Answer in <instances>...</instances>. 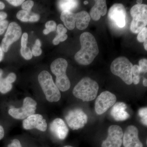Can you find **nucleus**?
<instances>
[{"instance_id":"obj_1","label":"nucleus","mask_w":147,"mask_h":147,"mask_svg":"<svg viewBox=\"0 0 147 147\" xmlns=\"http://www.w3.org/2000/svg\"><path fill=\"white\" fill-rule=\"evenodd\" d=\"M81 49L75 54V61L82 65H88L94 60L99 53L96 40L89 32H85L80 36Z\"/></svg>"},{"instance_id":"obj_2","label":"nucleus","mask_w":147,"mask_h":147,"mask_svg":"<svg viewBox=\"0 0 147 147\" xmlns=\"http://www.w3.org/2000/svg\"><path fill=\"white\" fill-rule=\"evenodd\" d=\"M99 89L97 82L88 77H84L74 88L73 94L75 97L84 102L95 99Z\"/></svg>"},{"instance_id":"obj_3","label":"nucleus","mask_w":147,"mask_h":147,"mask_svg":"<svg viewBox=\"0 0 147 147\" xmlns=\"http://www.w3.org/2000/svg\"><path fill=\"white\" fill-rule=\"evenodd\" d=\"M67 66V61L63 58H58L53 61L50 65L51 71L56 76L55 84L62 92L68 90L71 86L66 73Z\"/></svg>"},{"instance_id":"obj_4","label":"nucleus","mask_w":147,"mask_h":147,"mask_svg":"<svg viewBox=\"0 0 147 147\" xmlns=\"http://www.w3.org/2000/svg\"><path fill=\"white\" fill-rule=\"evenodd\" d=\"M133 65L127 58L119 57L113 61L110 70L114 75L119 77L127 85H131L132 81Z\"/></svg>"},{"instance_id":"obj_5","label":"nucleus","mask_w":147,"mask_h":147,"mask_svg":"<svg viewBox=\"0 0 147 147\" xmlns=\"http://www.w3.org/2000/svg\"><path fill=\"white\" fill-rule=\"evenodd\" d=\"M38 80L47 101L57 102L60 100V92L48 71L45 70L41 71L38 75Z\"/></svg>"},{"instance_id":"obj_6","label":"nucleus","mask_w":147,"mask_h":147,"mask_svg":"<svg viewBox=\"0 0 147 147\" xmlns=\"http://www.w3.org/2000/svg\"><path fill=\"white\" fill-rule=\"evenodd\" d=\"M130 14L132 17L130 30L133 33H139L147 25V5H135L130 9Z\"/></svg>"},{"instance_id":"obj_7","label":"nucleus","mask_w":147,"mask_h":147,"mask_svg":"<svg viewBox=\"0 0 147 147\" xmlns=\"http://www.w3.org/2000/svg\"><path fill=\"white\" fill-rule=\"evenodd\" d=\"M37 102L31 98L26 97L21 108H11L9 110V114L17 119H24L34 115L36 109Z\"/></svg>"},{"instance_id":"obj_8","label":"nucleus","mask_w":147,"mask_h":147,"mask_svg":"<svg viewBox=\"0 0 147 147\" xmlns=\"http://www.w3.org/2000/svg\"><path fill=\"white\" fill-rule=\"evenodd\" d=\"M127 13L123 5L116 3L113 5L109 10L108 19L113 26L122 28L126 24Z\"/></svg>"},{"instance_id":"obj_9","label":"nucleus","mask_w":147,"mask_h":147,"mask_svg":"<svg viewBox=\"0 0 147 147\" xmlns=\"http://www.w3.org/2000/svg\"><path fill=\"white\" fill-rule=\"evenodd\" d=\"M65 119L68 126L73 130H76L85 126L88 122V117L82 109L76 108L69 111Z\"/></svg>"},{"instance_id":"obj_10","label":"nucleus","mask_w":147,"mask_h":147,"mask_svg":"<svg viewBox=\"0 0 147 147\" xmlns=\"http://www.w3.org/2000/svg\"><path fill=\"white\" fill-rule=\"evenodd\" d=\"M117 97L108 91L102 92L96 98L95 102V110L98 115L103 114L116 102Z\"/></svg>"},{"instance_id":"obj_11","label":"nucleus","mask_w":147,"mask_h":147,"mask_svg":"<svg viewBox=\"0 0 147 147\" xmlns=\"http://www.w3.org/2000/svg\"><path fill=\"white\" fill-rule=\"evenodd\" d=\"M123 135V131L121 127L111 125L108 128V137L102 142L101 147H121Z\"/></svg>"},{"instance_id":"obj_12","label":"nucleus","mask_w":147,"mask_h":147,"mask_svg":"<svg viewBox=\"0 0 147 147\" xmlns=\"http://www.w3.org/2000/svg\"><path fill=\"white\" fill-rule=\"evenodd\" d=\"M22 30L21 27L16 22H11L9 24L2 41L1 47L3 51L4 52H7L10 45L20 38Z\"/></svg>"},{"instance_id":"obj_13","label":"nucleus","mask_w":147,"mask_h":147,"mask_svg":"<svg viewBox=\"0 0 147 147\" xmlns=\"http://www.w3.org/2000/svg\"><path fill=\"white\" fill-rule=\"evenodd\" d=\"M123 138L124 147H144L139 138V130L134 125H129L127 127Z\"/></svg>"},{"instance_id":"obj_14","label":"nucleus","mask_w":147,"mask_h":147,"mask_svg":"<svg viewBox=\"0 0 147 147\" xmlns=\"http://www.w3.org/2000/svg\"><path fill=\"white\" fill-rule=\"evenodd\" d=\"M23 126L26 129L36 128L40 131H45L47 129V123L41 115L34 114L23 121Z\"/></svg>"},{"instance_id":"obj_15","label":"nucleus","mask_w":147,"mask_h":147,"mask_svg":"<svg viewBox=\"0 0 147 147\" xmlns=\"http://www.w3.org/2000/svg\"><path fill=\"white\" fill-rule=\"evenodd\" d=\"M49 128L51 133L60 140L65 139L68 134V127L62 119H55L50 123Z\"/></svg>"},{"instance_id":"obj_16","label":"nucleus","mask_w":147,"mask_h":147,"mask_svg":"<svg viewBox=\"0 0 147 147\" xmlns=\"http://www.w3.org/2000/svg\"><path fill=\"white\" fill-rule=\"evenodd\" d=\"M110 111L111 115L116 121L126 120L129 117V115L126 111L127 106L123 102H116L113 105Z\"/></svg>"},{"instance_id":"obj_17","label":"nucleus","mask_w":147,"mask_h":147,"mask_svg":"<svg viewBox=\"0 0 147 147\" xmlns=\"http://www.w3.org/2000/svg\"><path fill=\"white\" fill-rule=\"evenodd\" d=\"M94 1L95 4L91 9L90 16L93 20L97 21L100 19V16H105L107 13V5L105 0H96Z\"/></svg>"},{"instance_id":"obj_18","label":"nucleus","mask_w":147,"mask_h":147,"mask_svg":"<svg viewBox=\"0 0 147 147\" xmlns=\"http://www.w3.org/2000/svg\"><path fill=\"white\" fill-rule=\"evenodd\" d=\"M76 26L79 30H85L88 28L90 21L89 14L85 11H80L76 14Z\"/></svg>"},{"instance_id":"obj_19","label":"nucleus","mask_w":147,"mask_h":147,"mask_svg":"<svg viewBox=\"0 0 147 147\" xmlns=\"http://www.w3.org/2000/svg\"><path fill=\"white\" fill-rule=\"evenodd\" d=\"M76 14L72 11H64L62 12L60 18L65 26L68 30H72L74 28L76 24Z\"/></svg>"},{"instance_id":"obj_20","label":"nucleus","mask_w":147,"mask_h":147,"mask_svg":"<svg viewBox=\"0 0 147 147\" xmlns=\"http://www.w3.org/2000/svg\"><path fill=\"white\" fill-rule=\"evenodd\" d=\"M79 1L74 0H63L58 2V6L63 11H71L77 8L79 5Z\"/></svg>"},{"instance_id":"obj_21","label":"nucleus","mask_w":147,"mask_h":147,"mask_svg":"<svg viewBox=\"0 0 147 147\" xmlns=\"http://www.w3.org/2000/svg\"><path fill=\"white\" fill-rule=\"evenodd\" d=\"M12 87V84L9 83L5 78L0 80V92L2 93L5 94L10 91Z\"/></svg>"},{"instance_id":"obj_22","label":"nucleus","mask_w":147,"mask_h":147,"mask_svg":"<svg viewBox=\"0 0 147 147\" xmlns=\"http://www.w3.org/2000/svg\"><path fill=\"white\" fill-rule=\"evenodd\" d=\"M30 12L22 10L19 11L16 14V17L22 22H29L30 17Z\"/></svg>"},{"instance_id":"obj_23","label":"nucleus","mask_w":147,"mask_h":147,"mask_svg":"<svg viewBox=\"0 0 147 147\" xmlns=\"http://www.w3.org/2000/svg\"><path fill=\"white\" fill-rule=\"evenodd\" d=\"M41 44L40 40L39 39L36 40L32 49V55L35 57L39 56L41 55L42 53V50L40 48Z\"/></svg>"},{"instance_id":"obj_24","label":"nucleus","mask_w":147,"mask_h":147,"mask_svg":"<svg viewBox=\"0 0 147 147\" xmlns=\"http://www.w3.org/2000/svg\"><path fill=\"white\" fill-rule=\"evenodd\" d=\"M139 115L141 118L142 123L146 126L147 125V107L140 108L138 112Z\"/></svg>"},{"instance_id":"obj_25","label":"nucleus","mask_w":147,"mask_h":147,"mask_svg":"<svg viewBox=\"0 0 147 147\" xmlns=\"http://www.w3.org/2000/svg\"><path fill=\"white\" fill-rule=\"evenodd\" d=\"M20 52L21 55L25 59L30 60L32 57V51L29 47H21Z\"/></svg>"},{"instance_id":"obj_26","label":"nucleus","mask_w":147,"mask_h":147,"mask_svg":"<svg viewBox=\"0 0 147 147\" xmlns=\"http://www.w3.org/2000/svg\"><path fill=\"white\" fill-rule=\"evenodd\" d=\"M137 39L139 42H144L147 39V28H144L141 32H139L137 37Z\"/></svg>"},{"instance_id":"obj_27","label":"nucleus","mask_w":147,"mask_h":147,"mask_svg":"<svg viewBox=\"0 0 147 147\" xmlns=\"http://www.w3.org/2000/svg\"><path fill=\"white\" fill-rule=\"evenodd\" d=\"M67 34H59L56 36V37L53 39V43L54 45H57L60 42H63L67 39Z\"/></svg>"},{"instance_id":"obj_28","label":"nucleus","mask_w":147,"mask_h":147,"mask_svg":"<svg viewBox=\"0 0 147 147\" xmlns=\"http://www.w3.org/2000/svg\"><path fill=\"white\" fill-rule=\"evenodd\" d=\"M34 5V3L32 1H27L24 2L22 5V8L23 10L30 12L32 7Z\"/></svg>"},{"instance_id":"obj_29","label":"nucleus","mask_w":147,"mask_h":147,"mask_svg":"<svg viewBox=\"0 0 147 147\" xmlns=\"http://www.w3.org/2000/svg\"><path fill=\"white\" fill-rule=\"evenodd\" d=\"M139 66L141 69V72L147 73V59H142L139 61Z\"/></svg>"},{"instance_id":"obj_30","label":"nucleus","mask_w":147,"mask_h":147,"mask_svg":"<svg viewBox=\"0 0 147 147\" xmlns=\"http://www.w3.org/2000/svg\"><path fill=\"white\" fill-rule=\"evenodd\" d=\"M45 28L50 32L55 31L57 28V24L54 21H49L45 24Z\"/></svg>"},{"instance_id":"obj_31","label":"nucleus","mask_w":147,"mask_h":147,"mask_svg":"<svg viewBox=\"0 0 147 147\" xmlns=\"http://www.w3.org/2000/svg\"><path fill=\"white\" fill-rule=\"evenodd\" d=\"M8 21L7 20L0 21V35L2 34L8 27Z\"/></svg>"},{"instance_id":"obj_32","label":"nucleus","mask_w":147,"mask_h":147,"mask_svg":"<svg viewBox=\"0 0 147 147\" xmlns=\"http://www.w3.org/2000/svg\"><path fill=\"white\" fill-rule=\"evenodd\" d=\"M28 34L27 33H24L21 38V47H27L28 43Z\"/></svg>"},{"instance_id":"obj_33","label":"nucleus","mask_w":147,"mask_h":147,"mask_svg":"<svg viewBox=\"0 0 147 147\" xmlns=\"http://www.w3.org/2000/svg\"><path fill=\"white\" fill-rule=\"evenodd\" d=\"M57 33L58 34H65L67 32V30L66 28L64 27L62 24H59L57 27Z\"/></svg>"},{"instance_id":"obj_34","label":"nucleus","mask_w":147,"mask_h":147,"mask_svg":"<svg viewBox=\"0 0 147 147\" xmlns=\"http://www.w3.org/2000/svg\"><path fill=\"white\" fill-rule=\"evenodd\" d=\"M141 73V69L138 65H135L132 67V75L134 76H139Z\"/></svg>"},{"instance_id":"obj_35","label":"nucleus","mask_w":147,"mask_h":147,"mask_svg":"<svg viewBox=\"0 0 147 147\" xmlns=\"http://www.w3.org/2000/svg\"><path fill=\"white\" fill-rule=\"evenodd\" d=\"M6 80L9 82V83L11 84L15 82L16 79V75L15 74L13 73H11L8 74L7 77L5 78Z\"/></svg>"},{"instance_id":"obj_36","label":"nucleus","mask_w":147,"mask_h":147,"mask_svg":"<svg viewBox=\"0 0 147 147\" xmlns=\"http://www.w3.org/2000/svg\"><path fill=\"white\" fill-rule=\"evenodd\" d=\"M7 1L14 6H18L23 4L25 1L24 0H7Z\"/></svg>"},{"instance_id":"obj_37","label":"nucleus","mask_w":147,"mask_h":147,"mask_svg":"<svg viewBox=\"0 0 147 147\" xmlns=\"http://www.w3.org/2000/svg\"><path fill=\"white\" fill-rule=\"evenodd\" d=\"M8 147H22L20 141L17 139H13L11 144L8 145Z\"/></svg>"},{"instance_id":"obj_38","label":"nucleus","mask_w":147,"mask_h":147,"mask_svg":"<svg viewBox=\"0 0 147 147\" xmlns=\"http://www.w3.org/2000/svg\"><path fill=\"white\" fill-rule=\"evenodd\" d=\"M40 19V16L38 14L34 13L31 15L29 22H34L38 21Z\"/></svg>"},{"instance_id":"obj_39","label":"nucleus","mask_w":147,"mask_h":147,"mask_svg":"<svg viewBox=\"0 0 147 147\" xmlns=\"http://www.w3.org/2000/svg\"><path fill=\"white\" fill-rule=\"evenodd\" d=\"M140 77L139 76H134L132 78V81L135 85H137L139 84L140 82Z\"/></svg>"},{"instance_id":"obj_40","label":"nucleus","mask_w":147,"mask_h":147,"mask_svg":"<svg viewBox=\"0 0 147 147\" xmlns=\"http://www.w3.org/2000/svg\"><path fill=\"white\" fill-rule=\"evenodd\" d=\"M7 17V14L5 12H0V21L4 20Z\"/></svg>"},{"instance_id":"obj_41","label":"nucleus","mask_w":147,"mask_h":147,"mask_svg":"<svg viewBox=\"0 0 147 147\" xmlns=\"http://www.w3.org/2000/svg\"><path fill=\"white\" fill-rule=\"evenodd\" d=\"M4 134V130L3 127L1 125H0V140L3 138Z\"/></svg>"},{"instance_id":"obj_42","label":"nucleus","mask_w":147,"mask_h":147,"mask_svg":"<svg viewBox=\"0 0 147 147\" xmlns=\"http://www.w3.org/2000/svg\"><path fill=\"white\" fill-rule=\"evenodd\" d=\"M3 51L2 47L0 46V62L2 60L3 57Z\"/></svg>"},{"instance_id":"obj_43","label":"nucleus","mask_w":147,"mask_h":147,"mask_svg":"<svg viewBox=\"0 0 147 147\" xmlns=\"http://www.w3.org/2000/svg\"><path fill=\"white\" fill-rule=\"evenodd\" d=\"M5 7L4 3L0 1V9H3Z\"/></svg>"},{"instance_id":"obj_44","label":"nucleus","mask_w":147,"mask_h":147,"mask_svg":"<svg viewBox=\"0 0 147 147\" xmlns=\"http://www.w3.org/2000/svg\"><path fill=\"white\" fill-rule=\"evenodd\" d=\"M144 47L145 50L147 51V39L144 41Z\"/></svg>"},{"instance_id":"obj_45","label":"nucleus","mask_w":147,"mask_h":147,"mask_svg":"<svg viewBox=\"0 0 147 147\" xmlns=\"http://www.w3.org/2000/svg\"><path fill=\"white\" fill-rule=\"evenodd\" d=\"M143 85L145 87L147 86V80L146 78H144L143 80Z\"/></svg>"},{"instance_id":"obj_46","label":"nucleus","mask_w":147,"mask_h":147,"mask_svg":"<svg viewBox=\"0 0 147 147\" xmlns=\"http://www.w3.org/2000/svg\"><path fill=\"white\" fill-rule=\"evenodd\" d=\"M43 34H44L47 35L48 34L50 33V32L47 30V29H45V30H44L43 31Z\"/></svg>"},{"instance_id":"obj_47","label":"nucleus","mask_w":147,"mask_h":147,"mask_svg":"<svg viewBox=\"0 0 147 147\" xmlns=\"http://www.w3.org/2000/svg\"><path fill=\"white\" fill-rule=\"evenodd\" d=\"M3 73V70L2 69H0V80L2 78V76Z\"/></svg>"},{"instance_id":"obj_48","label":"nucleus","mask_w":147,"mask_h":147,"mask_svg":"<svg viewBox=\"0 0 147 147\" xmlns=\"http://www.w3.org/2000/svg\"><path fill=\"white\" fill-rule=\"evenodd\" d=\"M142 0H138V1H137V4L138 5H141L142 4Z\"/></svg>"},{"instance_id":"obj_49","label":"nucleus","mask_w":147,"mask_h":147,"mask_svg":"<svg viewBox=\"0 0 147 147\" xmlns=\"http://www.w3.org/2000/svg\"><path fill=\"white\" fill-rule=\"evenodd\" d=\"M88 3V1H85L84 2V4L85 5H87V4Z\"/></svg>"},{"instance_id":"obj_50","label":"nucleus","mask_w":147,"mask_h":147,"mask_svg":"<svg viewBox=\"0 0 147 147\" xmlns=\"http://www.w3.org/2000/svg\"><path fill=\"white\" fill-rule=\"evenodd\" d=\"M63 147H74L71 146H64Z\"/></svg>"}]
</instances>
